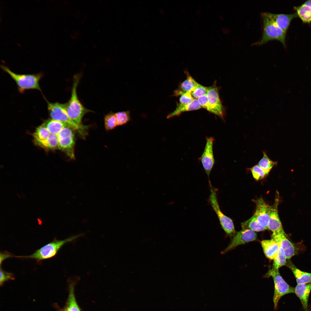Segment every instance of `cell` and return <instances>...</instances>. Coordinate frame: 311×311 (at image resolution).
<instances>
[{"label":"cell","instance_id":"9c48e42d","mask_svg":"<svg viewBox=\"0 0 311 311\" xmlns=\"http://www.w3.org/2000/svg\"><path fill=\"white\" fill-rule=\"evenodd\" d=\"M257 238V234L255 232L242 229L236 233L227 247L221 252V254H224L239 245L255 240Z\"/></svg>","mask_w":311,"mask_h":311},{"label":"cell","instance_id":"7c38bea8","mask_svg":"<svg viewBox=\"0 0 311 311\" xmlns=\"http://www.w3.org/2000/svg\"><path fill=\"white\" fill-rule=\"evenodd\" d=\"M271 239L277 242L287 259H290L297 253L294 245L286 236L285 232H273Z\"/></svg>","mask_w":311,"mask_h":311},{"label":"cell","instance_id":"4dcf8cb0","mask_svg":"<svg viewBox=\"0 0 311 311\" xmlns=\"http://www.w3.org/2000/svg\"><path fill=\"white\" fill-rule=\"evenodd\" d=\"M253 178L258 181L263 179L267 175L258 165L256 164L249 168Z\"/></svg>","mask_w":311,"mask_h":311},{"label":"cell","instance_id":"d6a6232c","mask_svg":"<svg viewBox=\"0 0 311 311\" xmlns=\"http://www.w3.org/2000/svg\"><path fill=\"white\" fill-rule=\"evenodd\" d=\"M15 279L14 274L12 273L4 270L1 266L0 284L2 285L5 281Z\"/></svg>","mask_w":311,"mask_h":311},{"label":"cell","instance_id":"3957f363","mask_svg":"<svg viewBox=\"0 0 311 311\" xmlns=\"http://www.w3.org/2000/svg\"><path fill=\"white\" fill-rule=\"evenodd\" d=\"M83 235V234H80L62 240H59L54 238L52 242L38 249L30 255L15 257L18 258L34 259L39 261L49 259L54 256L65 244L74 241Z\"/></svg>","mask_w":311,"mask_h":311},{"label":"cell","instance_id":"8992f818","mask_svg":"<svg viewBox=\"0 0 311 311\" xmlns=\"http://www.w3.org/2000/svg\"><path fill=\"white\" fill-rule=\"evenodd\" d=\"M209 183L210 191L209 202L216 213L223 229L228 236L233 238L236 233L233 221L221 211L217 200L218 190L212 186L210 181Z\"/></svg>","mask_w":311,"mask_h":311},{"label":"cell","instance_id":"8fae6325","mask_svg":"<svg viewBox=\"0 0 311 311\" xmlns=\"http://www.w3.org/2000/svg\"><path fill=\"white\" fill-rule=\"evenodd\" d=\"M256 208L253 216L258 223L268 230L271 206L269 205L261 198L255 200Z\"/></svg>","mask_w":311,"mask_h":311},{"label":"cell","instance_id":"52a82bcc","mask_svg":"<svg viewBox=\"0 0 311 311\" xmlns=\"http://www.w3.org/2000/svg\"><path fill=\"white\" fill-rule=\"evenodd\" d=\"M265 276L267 277L271 276L273 278L274 284L273 300L274 309L276 310L280 298L287 294L294 293L295 288L291 286L285 281L280 275L279 270L272 268L270 269Z\"/></svg>","mask_w":311,"mask_h":311},{"label":"cell","instance_id":"f546056e","mask_svg":"<svg viewBox=\"0 0 311 311\" xmlns=\"http://www.w3.org/2000/svg\"><path fill=\"white\" fill-rule=\"evenodd\" d=\"M287 259L286 257L280 248L277 255L273 260L272 268L275 270H279L281 267L285 265Z\"/></svg>","mask_w":311,"mask_h":311},{"label":"cell","instance_id":"1f68e13d","mask_svg":"<svg viewBox=\"0 0 311 311\" xmlns=\"http://www.w3.org/2000/svg\"><path fill=\"white\" fill-rule=\"evenodd\" d=\"M208 87L204 86L198 83L191 94L194 98H198L199 97L206 95L207 92Z\"/></svg>","mask_w":311,"mask_h":311},{"label":"cell","instance_id":"ffe728a7","mask_svg":"<svg viewBox=\"0 0 311 311\" xmlns=\"http://www.w3.org/2000/svg\"><path fill=\"white\" fill-rule=\"evenodd\" d=\"M187 79L180 85L179 88L174 91V95L178 96L183 93L191 92L195 90L198 83L188 73H186Z\"/></svg>","mask_w":311,"mask_h":311},{"label":"cell","instance_id":"44dd1931","mask_svg":"<svg viewBox=\"0 0 311 311\" xmlns=\"http://www.w3.org/2000/svg\"><path fill=\"white\" fill-rule=\"evenodd\" d=\"M202 108L197 99H194L193 100L187 104L182 105H177L175 109L172 112L169 114L167 118L169 119L172 117L178 116L183 112L196 110Z\"/></svg>","mask_w":311,"mask_h":311},{"label":"cell","instance_id":"8d00e7d4","mask_svg":"<svg viewBox=\"0 0 311 311\" xmlns=\"http://www.w3.org/2000/svg\"><path fill=\"white\" fill-rule=\"evenodd\" d=\"M306 3L311 6V0H308L305 2Z\"/></svg>","mask_w":311,"mask_h":311},{"label":"cell","instance_id":"30bf717a","mask_svg":"<svg viewBox=\"0 0 311 311\" xmlns=\"http://www.w3.org/2000/svg\"><path fill=\"white\" fill-rule=\"evenodd\" d=\"M214 141L213 137L206 138L204 151L200 159L208 178L215 162L213 152Z\"/></svg>","mask_w":311,"mask_h":311},{"label":"cell","instance_id":"e0dca14e","mask_svg":"<svg viewBox=\"0 0 311 311\" xmlns=\"http://www.w3.org/2000/svg\"><path fill=\"white\" fill-rule=\"evenodd\" d=\"M261 243L266 257L270 260H274L280 249L278 243L272 239L263 240Z\"/></svg>","mask_w":311,"mask_h":311},{"label":"cell","instance_id":"7402d4cb","mask_svg":"<svg viewBox=\"0 0 311 311\" xmlns=\"http://www.w3.org/2000/svg\"><path fill=\"white\" fill-rule=\"evenodd\" d=\"M298 17H299L304 23L311 22V6L305 2L298 6H294Z\"/></svg>","mask_w":311,"mask_h":311},{"label":"cell","instance_id":"d590c367","mask_svg":"<svg viewBox=\"0 0 311 311\" xmlns=\"http://www.w3.org/2000/svg\"><path fill=\"white\" fill-rule=\"evenodd\" d=\"M13 255L7 252H4L0 253V265L2 262L5 259L12 257Z\"/></svg>","mask_w":311,"mask_h":311},{"label":"cell","instance_id":"277c9868","mask_svg":"<svg viewBox=\"0 0 311 311\" xmlns=\"http://www.w3.org/2000/svg\"><path fill=\"white\" fill-rule=\"evenodd\" d=\"M1 67L15 81L18 91L20 93L31 89H36L41 91L39 83L43 76L42 73L19 74L13 72L5 65H1Z\"/></svg>","mask_w":311,"mask_h":311},{"label":"cell","instance_id":"4316f807","mask_svg":"<svg viewBox=\"0 0 311 311\" xmlns=\"http://www.w3.org/2000/svg\"><path fill=\"white\" fill-rule=\"evenodd\" d=\"M50 134L49 130L43 124L37 128L33 136L36 142L46 140Z\"/></svg>","mask_w":311,"mask_h":311},{"label":"cell","instance_id":"603a6c76","mask_svg":"<svg viewBox=\"0 0 311 311\" xmlns=\"http://www.w3.org/2000/svg\"><path fill=\"white\" fill-rule=\"evenodd\" d=\"M43 124L49 130L50 134L57 135L62 129L68 126L64 123L52 119L48 120Z\"/></svg>","mask_w":311,"mask_h":311},{"label":"cell","instance_id":"836d02e7","mask_svg":"<svg viewBox=\"0 0 311 311\" xmlns=\"http://www.w3.org/2000/svg\"><path fill=\"white\" fill-rule=\"evenodd\" d=\"M194 99L191 92H186L181 95L179 103L177 105H182L187 104L192 102Z\"/></svg>","mask_w":311,"mask_h":311},{"label":"cell","instance_id":"2e32d148","mask_svg":"<svg viewBox=\"0 0 311 311\" xmlns=\"http://www.w3.org/2000/svg\"><path fill=\"white\" fill-rule=\"evenodd\" d=\"M311 290V282L298 284L295 288V293L299 299L304 310L308 309V302Z\"/></svg>","mask_w":311,"mask_h":311},{"label":"cell","instance_id":"f1b7e54d","mask_svg":"<svg viewBox=\"0 0 311 311\" xmlns=\"http://www.w3.org/2000/svg\"><path fill=\"white\" fill-rule=\"evenodd\" d=\"M117 126L124 125L131 120L130 112L129 111H120L115 113Z\"/></svg>","mask_w":311,"mask_h":311},{"label":"cell","instance_id":"7a4b0ae2","mask_svg":"<svg viewBox=\"0 0 311 311\" xmlns=\"http://www.w3.org/2000/svg\"><path fill=\"white\" fill-rule=\"evenodd\" d=\"M80 77V74H78L74 76L71 97L66 103V109L69 116L74 122L78 125H82L81 121L84 115L92 111L86 108L78 98L77 89Z\"/></svg>","mask_w":311,"mask_h":311},{"label":"cell","instance_id":"5b68a950","mask_svg":"<svg viewBox=\"0 0 311 311\" xmlns=\"http://www.w3.org/2000/svg\"><path fill=\"white\" fill-rule=\"evenodd\" d=\"M263 24V34L261 39L253 45H261L272 40H277L286 47V33L275 24L264 12L261 14Z\"/></svg>","mask_w":311,"mask_h":311},{"label":"cell","instance_id":"d4e9b609","mask_svg":"<svg viewBox=\"0 0 311 311\" xmlns=\"http://www.w3.org/2000/svg\"><path fill=\"white\" fill-rule=\"evenodd\" d=\"M36 142L44 147L51 149H59L58 138L57 135L50 134L46 140Z\"/></svg>","mask_w":311,"mask_h":311},{"label":"cell","instance_id":"6da1fadb","mask_svg":"<svg viewBox=\"0 0 311 311\" xmlns=\"http://www.w3.org/2000/svg\"><path fill=\"white\" fill-rule=\"evenodd\" d=\"M47 108L52 119L61 122L76 131L81 137L84 138L87 134L88 126L79 125L69 117L66 111V103H52L46 100Z\"/></svg>","mask_w":311,"mask_h":311},{"label":"cell","instance_id":"5bb4252c","mask_svg":"<svg viewBox=\"0 0 311 311\" xmlns=\"http://www.w3.org/2000/svg\"><path fill=\"white\" fill-rule=\"evenodd\" d=\"M280 201L279 194L277 193L271 208L269 221L268 230L273 232H284L278 212V206Z\"/></svg>","mask_w":311,"mask_h":311},{"label":"cell","instance_id":"ac0fdd59","mask_svg":"<svg viewBox=\"0 0 311 311\" xmlns=\"http://www.w3.org/2000/svg\"><path fill=\"white\" fill-rule=\"evenodd\" d=\"M75 282L71 280L69 283V294L65 307L61 311H81L75 297L74 289Z\"/></svg>","mask_w":311,"mask_h":311},{"label":"cell","instance_id":"83f0119b","mask_svg":"<svg viewBox=\"0 0 311 311\" xmlns=\"http://www.w3.org/2000/svg\"><path fill=\"white\" fill-rule=\"evenodd\" d=\"M105 127L106 130L109 131L117 126L115 113L111 111L105 115L104 117Z\"/></svg>","mask_w":311,"mask_h":311},{"label":"cell","instance_id":"e575fe53","mask_svg":"<svg viewBox=\"0 0 311 311\" xmlns=\"http://www.w3.org/2000/svg\"><path fill=\"white\" fill-rule=\"evenodd\" d=\"M197 100L202 107L212 113V110L208 102L206 95L199 97L197 98Z\"/></svg>","mask_w":311,"mask_h":311},{"label":"cell","instance_id":"ba28073f","mask_svg":"<svg viewBox=\"0 0 311 311\" xmlns=\"http://www.w3.org/2000/svg\"><path fill=\"white\" fill-rule=\"evenodd\" d=\"M74 130L71 128L67 126L62 129L57 135L59 149L62 150L72 159H75V139Z\"/></svg>","mask_w":311,"mask_h":311},{"label":"cell","instance_id":"9a60e30c","mask_svg":"<svg viewBox=\"0 0 311 311\" xmlns=\"http://www.w3.org/2000/svg\"><path fill=\"white\" fill-rule=\"evenodd\" d=\"M264 13L275 24L286 33L292 20L298 17L296 12L291 14Z\"/></svg>","mask_w":311,"mask_h":311},{"label":"cell","instance_id":"4fadbf2b","mask_svg":"<svg viewBox=\"0 0 311 311\" xmlns=\"http://www.w3.org/2000/svg\"><path fill=\"white\" fill-rule=\"evenodd\" d=\"M206 96L212 110V113L223 119L224 109L220 100L218 90L215 84L208 87Z\"/></svg>","mask_w":311,"mask_h":311},{"label":"cell","instance_id":"484cf974","mask_svg":"<svg viewBox=\"0 0 311 311\" xmlns=\"http://www.w3.org/2000/svg\"><path fill=\"white\" fill-rule=\"evenodd\" d=\"M263 157L259 162L258 165L268 175L273 167L276 165L277 162L272 161L265 152L263 151Z\"/></svg>","mask_w":311,"mask_h":311},{"label":"cell","instance_id":"cb8c5ba5","mask_svg":"<svg viewBox=\"0 0 311 311\" xmlns=\"http://www.w3.org/2000/svg\"><path fill=\"white\" fill-rule=\"evenodd\" d=\"M242 229H248L254 232H261L266 229L262 226L253 215L247 220L241 223Z\"/></svg>","mask_w":311,"mask_h":311},{"label":"cell","instance_id":"d6986e66","mask_svg":"<svg viewBox=\"0 0 311 311\" xmlns=\"http://www.w3.org/2000/svg\"><path fill=\"white\" fill-rule=\"evenodd\" d=\"M285 265L289 268L293 273L296 278L297 284L306 283L311 282V273L300 270L289 260L287 261Z\"/></svg>","mask_w":311,"mask_h":311}]
</instances>
